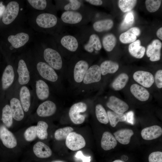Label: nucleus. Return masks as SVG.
<instances>
[{
    "label": "nucleus",
    "mask_w": 162,
    "mask_h": 162,
    "mask_svg": "<svg viewBox=\"0 0 162 162\" xmlns=\"http://www.w3.org/2000/svg\"><path fill=\"white\" fill-rule=\"evenodd\" d=\"M61 18L62 22L67 25H84L88 22L89 12H85L82 9L77 11H64L62 14Z\"/></svg>",
    "instance_id": "f257e3e1"
},
{
    "label": "nucleus",
    "mask_w": 162,
    "mask_h": 162,
    "mask_svg": "<svg viewBox=\"0 0 162 162\" xmlns=\"http://www.w3.org/2000/svg\"><path fill=\"white\" fill-rule=\"evenodd\" d=\"M80 46H81L83 50L86 52L91 53L94 50L98 51L102 48V44L98 36L96 34H89L87 31L82 34L79 38Z\"/></svg>",
    "instance_id": "f03ea898"
},
{
    "label": "nucleus",
    "mask_w": 162,
    "mask_h": 162,
    "mask_svg": "<svg viewBox=\"0 0 162 162\" xmlns=\"http://www.w3.org/2000/svg\"><path fill=\"white\" fill-rule=\"evenodd\" d=\"M44 58L48 64L55 70H60L63 66V59L60 53L50 48H47L44 52Z\"/></svg>",
    "instance_id": "7ed1b4c3"
},
{
    "label": "nucleus",
    "mask_w": 162,
    "mask_h": 162,
    "mask_svg": "<svg viewBox=\"0 0 162 162\" xmlns=\"http://www.w3.org/2000/svg\"><path fill=\"white\" fill-rule=\"evenodd\" d=\"M87 109V105L83 102H79L73 104L69 111V116L71 121L76 124L83 123L85 120V116L81 113L85 112Z\"/></svg>",
    "instance_id": "20e7f679"
},
{
    "label": "nucleus",
    "mask_w": 162,
    "mask_h": 162,
    "mask_svg": "<svg viewBox=\"0 0 162 162\" xmlns=\"http://www.w3.org/2000/svg\"><path fill=\"white\" fill-rule=\"evenodd\" d=\"M60 43L64 51L70 53L76 52L80 48L79 38L71 34L64 35L61 38Z\"/></svg>",
    "instance_id": "39448f33"
},
{
    "label": "nucleus",
    "mask_w": 162,
    "mask_h": 162,
    "mask_svg": "<svg viewBox=\"0 0 162 162\" xmlns=\"http://www.w3.org/2000/svg\"><path fill=\"white\" fill-rule=\"evenodd\" d=\"M36 67L39 74L44 79L52 82L58 80V76L55 70L46 62H39Z\"/></svg>",
    "instance_id": "423d86ee"
},
{
    "label": "nucleus",
    "mask_w": 162,
    "mask_h": 162,
    "mask_svg": "<svg viewBox=\"0 0 162 162\" xmlns=\"http://www.w3.org/2000/svg\"><path fill=\"white\" fill-rule=\"evenodd\" d=\"M89 67L88 62L84 59H79L75 62L73 68V78L76 83H80L82 82Z\"/></svg>",
    "instance_id": "0eeeda50"
},
{
    "label": "nucleus",
    "mask_w": 162,
    "mask_h": 162,
    "mask_svg": "<svg viewBox=\"0 0 162 162\" xmlns=\"http://www.w3.org/2000/svg\"><path fill=\"white\" fill-rule=\"evenodd\" d=\"M67 147L73 151L78 150L86 146V142L83 137L75 132L70 133L66 139Z\"/></svg>",
    "instance_id": "6e6552de"
},
{
    "label": "nucleus",
    "mask_w": 162,
    "mask_h": 162,
    "mask_svg": "<svg viewBox=\"0 0 162 162\" xmlns=\"http://www.w3.org/2000/svg\"><path fill=\"white\" fill-rule=\"evenodd\" d=\"M19 10L18 3L11 1L7 4L2 16V21L4 23L8 25L12 22L17 16Z\"/></svg>",
    "instance_id": "1a4fd4ad"
},
{
    "label": "nucleus",
    "mask_w": 162,
    "mask_h": 162,
    "mask_svg": "<svg viewBox=\"0 0 162 162\" xmlns=\"http://www.w3.org/2000/svg\"><path fill=\"white\" fill-rule=\"evenodd\" d=\"M101 73L100 68L97 64L89 67L86 72L82 82L86 85L98 82L100 81Z\"/></svg>",
    "instance_id": "9d476101"
},
{
    "label": "nucleus",
    "mask_w": 162,
    "mask_h": 162,
    "mask_svg": "<svg viewBox=\"0 0 162 162\" xmlns=\"http://www.w3.org/2000/svg\"><path fill=\"white\" fill-rule=\"evenodd\" d=\"M36 22L40 27L48 28H52L56 25L58 19L54 15L49 13L40 14L37 17Z\"/></svg>",
    "instance_id": "9b49d317"
},
{
    "label": "nucleus",
    "mask_w": 162,
    "mask_h": 162,
    "mask_svg": "<svg viewBox=\"0 0 162 162\" xmlns=\"http://www.w3.org/2000/svg\"><path fill=\"white\" fill-rule=\"evenodd\" d=\"M106 105L113 112L120 114L124 113L129 109V106L126 103L114 96L110 97Z\"/></svg>",
    "instance_id": "f8f14e48"
},
{
    "label": "nucleus",
    "mask_w": 162,
    "mask_h": 162,
    "mask_svg": "<svg viewBox=\"0 0 162 162\" xmlns=\"http://www.w3.org/2000/svg\"><path fill=\"white\" fill-rule=\"evenodd\" d=\"M133 77L136 82L146 88L151 87L154 82L153 75L147 71H136L134 73Z\"/></svg>",
    "instance_id": "ddd939ff"
},
{
    "label": "nucleus",
    "mask_w": 162,
    "mask_h": 162,
    "mask_svg": "<svg viewBox=\"0 0 162 162\" xmlns=\"http://www.w3.org/2000/svg\"><path fill=\"white\" fill-rule=\"evenodd\" d=\"M0 138L3 145L8 148H12L17 145L16 139L13 134L3 125L0 127Z\"/></svg>",
    "instance_id": "4468645a"
},
{
    "label": "nucleus",
    "mask_w": 162,
    "mask_h": 162,
    "mask_svg": "<svg viewBox=\"0 0 162 162\" xmlns=\"http://www.w3.org/2000/svg\"><path fill=\"white\" fill-rule=\"evenodd\" d=\"M162 43L158 39L154 40L147 47L146 53L152 62L159 61L160 58Z\"/></svg>",
    "instance_id": "2eb2a0df"
},
{
    "label": "nucleus",
    "mask_w": 162,
    "mask_h": 162,
    "mask_svg": "<svg viewBox=\"0 0 162 162\" xmlns=\"http://www.w3.org/2000/svg\"><path fill=\"white\" fill-rule=\"evenodd\" d=\"M57 107L55 104L50 100H46L38 106L36 111L37 115L41 117L51 116L56 112Z\"/></svg>",
    "instance_id": "dca6fc26"
},
{
    "label": "nucleus",
    "mask_w": 162,
    "mask_h": 162,
    "mask_svg": "<svg viewBox=\"0 0 162 162\" xmlns=\"http://www.w3.org/2000/svg\"><path fill=\"white\" fill-rule=\"evenodd\" d=\"M17 72L19 84L24 86L28 83L30 80V72L26 62L23 59H20L19 62Z\"/></svg>",
    "instance_id": "f3484780"
},
{
    "label": "nucleus",
    "mask_w": 162,
    "mask_h": 162,
    "mask_svg": "<svg viewBox=\"0 0 162 162\" xmlns=\"http://www.w3.org/2000/svg\"><path fill=\"white\" fill-rule=\"evenodd\" d=\"M162 134L161 128L157 125L145 128L141 132L142 137L146 140H151L156 139L161 136Z\"/></svg>",
    "instance_id": "a211bd4d"
},
{
    "label": "nucleus",
    "mask_w": 162,
    "mask_h": 162,
    "mask_svg": "<svg viewBox=\"0 0 162 162\" xmlns=\"http://www.w3.org/2000/svg\"><path fill=\"white\" fill-rule=\"evenodd\" d=\"M10 106L13 118L17 121L22 120L24 114L20 100L15 97L12 98L10 100Z\"/></svg>",
    "instance_id": "6ab92c4d"
},
{
    "label": "nucleus",
    "mask_w": 162,
    "mask_h": 162,
    "mask_svg": "<svg viewBox=\"0 0 162 162\" xmlns=\"http://www.w3.org/2000/svg\"><path fill=\"white\" fill-rule=\"evenodd\" d=\"M14 77L13 68L10 65H7L4 70L2 76V86L3 89H7L12 85Z\"/></svg>",
    "instance_id": "aec40b11"
},
{
    "label": "nucleus",
    "mask_w": 162,
    "mask_h": 162,
    "mask_svg": "<svg viewBox=\"0 0 162 162\" xmlns=\"http://www.w3.org/2000/svg\"><path fill=\"white\" fill-rule=\"evenodd\" d=\"M36 93L39 99L46 100L49 97L50 92L47 84L43 80L39 79L36 82Z\"/></svg>",
    "instance_id": "412c9836"
},
{
    "label": "nucleus",
    "mask_w": 162,
    "mask_h": 162,
    "mask_svg": "<svg viewBox=\"0 0 162 162\" xmlns=\"http://www.w3.org/2000/svg\"><path fill=\"white\" fill-rule=\"evenodd\" d=\"M29 39L28 35L24 32L19 33L15 35H10L8 38V41L15 48H20L24 45Z\"/></svg>",
    "instance_id": "4be33fe9"
},
{
    "label": "nucleus",
    "mask_w": 162,
    "mask_h": 162,
    "mask_svg": "<svg viewBox=\"0 0 162 162\" xmlns=\"http://www.w3.org/2000/svg\"><path fill=\"white\" fill-rule=\"evenodd\" d=\"M33 151L35 155L40 158H46L51 156L52 152L49 147L44 143L38 142L33 147Z\"/></svg>",
    "instance_id": "5701e85b"
},
{
    "label": "nucleus",
    "mask_w": 162,
    "mask_h": 162,
    "mask_svg": "<svg viewBox=\"0 0 162 162\" xmlns=\"http://www.w3.org/2000/svg\"><path fill=\"white\" fill-rule=\"evenodd\" d=\"M130 91L133 95L139 100L145 101L149 98L150 94L145 88L137 84L132 85L130 87Z\"/></svg>",
    "instance_id": "b1692460"
},
{
    "label": "nucleus",
    "mask_w": 162,
    "mask_h": 162,
    "mask_svg": "<svg viewBox=\"0 0 162 162\" xmlns=\"http://www.w3.org/2000/svg\"><path fill=\"white\" fill-rule=\"evenodd\" d=\"M117 144V140L110 132L104 133L101 141V146L104 150L107 151L114 148Z\"/></svg>",
    "instance_id": "393cba45"
},
{
    "label": "nucleus",
    "mask_w": 162,
    "mask_h": 162,
    "mask_svg": "<svg viewBox=\"0 0 162 162\" xmlns=\"http://www.w3.org/2000/svg\"><path fill=\"white\" fill-rule=\"evenodd\" d=\"M20 101L24 111L27 112L31 104V94L28 88L25 86H22L20 91Z\"/></svg>",
    "instance_id": "a878e982"
},
{
    "label": "nucleus",
    "mask_w": 162,
    "mask_h": 162,
    "mask_svg": "<svg viewBox=\"0 0 162 162\" xmlns=\"http://www.w3.org/2000/svg\"><path fill=\"white\" fill-rule=\"evenodd\" d=\"M134 134L132 130L128 129H120L113 133L116 140L124 145L128 144L130 142V138Z\"/></svg>",
    "instance_id": "bb28decb"
},
{
    "label": "nucleus",
    "mask_w": 162,
    "mask_h": 162,
    "mask_svg": "<svg viewBox=\"0 0 162 162\" xmlns=\"http://www.w3.org/2000/svg\"><path fill=\"white\" fill-rule=\"evenodd\" d=\"M140 45V41L138 40L132 43L129 46V53L133 56L136 58H142L145 54V48Z\"/></svg>",
    "instance_id": "cd10ccee"
},
{
    "label": "nucleus",
    "mask_w": 162,
    "mask_h": 162,
    "mask_svg": "<svg viewBox=\"0 0 162 162\" xmlns=\"http://www.w3.org/2000/svg\"><path fill=\"white\" fill-rule=\"evenodd\" d=\"M113 25V22L110 19H105L96 21L93 24V28L99 32L107 31L110 29Z\"/></svg>",
    "instance_id": "c85d7f7f"
},
{
    "label": "nucleus",
    "mask_w": 162,
    "mask_h": 162,
    "mask_svg": "<svg viewBox=\"0 0 162 162\" xmlns=\"http://www.w3.org/2000/svg\"><path fill=\"white\" fill-rule=\"evenodd\" d=\"M101 75H105L108 73L113 74L116 72L119 68L118 64L111 60L103 62L100 66Z\"/></svg>",
    "instance_id": "c756f323"
},
{
    "label": "nucleus",
    "mask_w": 162,
    "mask_h": 162,
    "mask_svg": "<svg viewBox=\"0 0 162 162\" xmlns=\"http://www.w3.org/2000/svg\"><path fill=\"white\" fill-rule=\"evenodd\" d=\"M129 79L128 75L124 73L119 74L114 80L112 86L115 90L118 91L123 88L127 83Z\"/></svg>",
    "instance_id": "7c9ffc66"
},
{
    "label": "nucleus",
    "mask_w": 162,
    "mask_h": 162,
    "mask_svg": "<svg viewBox=\"0 0 162 162\" xmlns=\"http://www.w3.org/2000/svg\"><path fill=\"white\" fill-rule=\"evenodd\" d=\"M116 39L113 34H109L104 36L102 44L104 48L107 52L112 51L116 45Z\"/></svg>",
    "instance_id": "2f4dec72"
},
{
    "label": "nucleus",
    "mask_w": 162,
    "mask_h": 162,
    "mask_svg": "<svg viewBox=\"0 0 162 162\" xmlns=\"http://www.w3.org/2000/svg\"><path fill=\"white\" fill-rule=\"evenodd\" d=\"M107 113L110 124L113 127H115L118 122L126 121V116L125 114H118L110 110L108 111Z\"/></svg>",
    "instance_id": "473e14b6"
},
{
    "label": "nucleus",
    "mask_w": 162,
    "mask_h": 162,
    "mask_svg": "<svg viewBox=\"0 0 162 162\" xmlns=\"http://www.w3.org/2000/svg\"><path fill=\"white\" fill-rule=\"evenodd\" d=\"M13 118L10 106L8 104L6 105L2 110V120L5 125L9 128L12 124Z\"/></svg>",
    "instance_id": "72a5a7b5"
},
{
    "label": "nucleus",
    "mask_w": 162,
    "mask_h": 162,
    "mask_svg": "<svg viewBox=\"0 0 162 162\" xmlns=\"http://www.w3.org/2000/svg\"><path fill=\"white\" fill-rule=\"evenodd\" d=\"M64 2H64L63 9L64 11H77L82 8L83 4L81 1L68 0Z\"/></svg>",
    "instance_id": "f704fd0d"
},
{
    "label": "nucleus",
    "mask_w": 162,
    "mask_h": 162,
    "mask_svg": "<svg viewBox=\"0 0 162 162\" xmlns=\"http://www.w3.org/2000/svg\"><path fill=\"white\" fill-rule=\"evenodd\" d=\"M95 114L98 120L101 123L107 124L109 122L107 112L100 104H97L95 107Z\"/></svg>",
    "instance_id": "c9c22d12"
},
{
    "label": "nucleus",
    "mask_w": 162,
    "mask_h": 162,
    "mask_svg": "<svg viewBox=\"0 0 162 162\" xmlns=\"http://www.w3.org/2000/svg\"><path fill=\"white\" fill-rule=\"evenodd\" d=\"M36 127L38 137L41 140L46 139L48 136L47 130L48 127L47 123L43 121H39L38 122Z\"/></svg>",
    "instance_id": "e433bc0d"
},
{
    "label": "nucleus",
    "mask_w": 162,
    "mask_h": 162,
    "mask_svg": "<svg viewBox=\"0 0 162 162\" xmlns=\"http://www.w3.org/2000/svg\"><path fill=\"white\" fill-rule=\"evenodd\" d=\"M73 128L70 127H66L57 130L54 134L55 139L57 140L66 139L68 134L73 132Z\"/></svg>",
    "instance_id": "4c0bfd02"
},
{
    "label": "nucleus",
    "mask_w": 162,
    "mask_h": 162,
    "mask_svg": "<svg viewBox=\"0 0 162 162\" xmlns=\"http://www.w3.org/2000/svg\"><path fill=\"white\" fill-rule=\"evenodd\" d=\"M135 0H120L118 1V6L124 12L131 10L135 6L137 2Z\"/></svg>",
    "instance_id": "58836bf2"
},
{
    "label": "nucleus",
    "mask_w": 162,
    "mask_h": 162,
    "mask_svg": "<svg viewBox=\"0 0 162 162\" xmlns=\"http://www.w3.org/2000/svg\"><path fill=\"white\" fill-rule=\"evenodd\" d=\"M162 0H146L145 1L146 8L150 12L156 11L160 7Z\"/></svg>",
    "instance_id": "ea45409f"
},
{
    "label": "nucleus",
    "mask_w": 162,
    "mask_h": 162,
    "mask_svg": "<svg viewBox=\"0 0 162 162\" xmlns=\"http://www.w3.org/2000/svg\"><path fill=\"white\" fill-rule=\"evenodd\" d=\"M37 136V127L36 126L29 127L26 130L24 133V138L28 141L33 140Z\"/></svg>",
    "instance_id": "a19ab883"
},
{
    "label": "nucleus",
    "mask_w": 162,
    "mask_h": 162,
    "mask_svg": "<svg viewBox=\"0 0 162 162\" xmlns=\"http://www.w3.org/2000/svg\"><path fill=\"white\" fill-rule=\"evenodd\" d=\"M136 35L127 32L122 33L119 36L120 40L124 44L132 43L136 41Z\"/></svg>",
    "instance_id": "79ce46f5"
},
{
    "label": "nucleus",
    "mask_w": 162,
    "mask_h": 162,
    "mask_svg": "<svg viewBox=\"0 0 162 162\" xmlns=\"http://www.w3.org/2000/svg\"><path fill=\"white\" fill-rule=\"evenodd\" d=\"M28 1L33 8L39 10L44 9L47 6L45 0H28Z\"/></svg>",
    "instance_id": "37998d69"
},
{
    "label": "nucleus",
    "mask_w": 162,
    "mask_h": 162,
    "mask_svg": "<svg viewBox=\"0 0 162 162\" xmlns=\"http://www.w3.org/2000/svg\"><path fill=\"white\" fill-rule=\"evenodd\" d=\"M148 159L149 162H162V152L156 151L151 153Z\"/></svg>",
    "instance_id": "c03bdc74"
},
{
    "label": "nucleus",
    "mask_w": 162,
    "mask_h": 162,
    "mask_svg": "<svg viewBox=\"0 0 162 162\" xmlns=\"http://www.w3.org/2000/svg\"><path fill=\"white\" fill-rule=\"evenodd\" d=\"M155 83L157 87L159 88L162 87V70H158L155 74L154 78Z\"/></svg>",
    "instance_id": "a18cd8bd"
},
{
    "label": "nucleus",
    "mask_w": 162,
    "mask_h": 162,
    "mask_svg": "<svg viewBox=\"0 0 162 162\" xmlns=\"http://www.w3.org/2000/svg\"><path fill=\"white\" fill-rule=\"evenodd\" d=\"M134 17L132 13H128L126 15L123 22V25L126 27L132 24L134 22Z\"/></svg>",
    "instance_id": "49530a36"
},
{
    "label": "nucleus",
    "mask_w": 162,
    "mask_h": 162,
    "mask_svg": "<svg viewBox=\"0 0 162 162\" xmlns=\"http://www.w3.org/2000/svg\"><path fill=\"white\" fill-rule=\"evenodd\" d=\"M75 157L76 158L81 159L82 162H90L91 156L86 157L84 156L82 151H80L76 153Z\"/></svg>",
    "instance_id": "de8ad7c7"
},
{
    "label": "nucleus",
    "mask_w": 162,
    "mask_h": 162,
    "mask_svg": "<svg viewBox=\"0 0 162 162\" xmlns=\"http://www.w3.org/2000/svg\"><path fill=\"white\" fill-rule=\"evenodd\" d=\"M126 121L127 122L132 124L134 123V114L133 111H130L126 113Z\"/></svg>",
    "instance_id": "09e8293b"
},
{
    "label": "nucleus",
    "mask_w": 162,
    "mask_h": 162,
    "mask_svg": "<svg viewBox=\"0 0 162 162\" xmlns=\"http://www.w3.org/2000/svg\"><path fill=\"white\" fill-rule=\"evenodd\" d=\"M126 32L132 33L136 36H139L140 33V29L136 27H133L129 29Z\"/></svg>",
    "instance_id": "8fccbe9b"
},
{
    "label": "nucleus",
    "mask_w": 162,
    "mask_h": 162,
    "mask_svg": "<svg viewBox=\"0 0 162 162\" xmlns=\"http://www.w3.org/2000/svg\"><path fill=\"white\" fill-rule=\"evenodd\" d=\"M86 2L95 6H100L103 4V1L101 0H86Z\"/></svg>",
    "instance_id": "3c124183"
},
{
    "label": "nucleus",
    "mask_w": 162,
    "mask_h": 162,
    "mask_svg": "<svg viewBox=\"0 0 162 162\" xmlns=\"http://www.w3.org/2000/svg\"><path fill=\"white\" fill-rule=\"evenodd\" d=\"M5 8V7L3 4V2H0V17L3 16Z\"/></svg>",
    "instance_id": "603ef678"
},
{
    "label": "nucleus",
    "mask_w": 162,
    "mask_h": 162,
    "mask_svg": "<svg viewBox=\"0 0 162 162\" xmlns=\"http://www.w3.org/2000/svg\"><path fill=\"white\" fill-rule=\"evenodd\" d=\"M156 34L157 37L161 40H162V28H160L157 31Z\"/></svg>",
    "instance_id": "864d4df0"
},
{
    "label": "nucleus",
    "mask_w": 162,
    "mask_h": 162,
    "mask_svg": "<svg viewBox=\"0 0 162 162\" xmlns=\"http://www.w3.org/2000/svg\"><path fill=\"white\" fill-rule=\"evenodd\" d=\"M112 162H125L124 161L120 160H115Z\"/></svg>",
    "instance_id": "5fc2aeb1"
},
{
    "label": "nucleus",
    "mask_w": 162,
    "mask_h": 162,
    "mask_svg": "<svg viewBox=\"0 0 162 162\" xmlns=\"http://www.w3.org/2000/svg\"><path fill=\"white\" fill-rule=\"evenodd\" d=\"M52 162H64L62 161H52Z\"/></svg>",
    "instance_id": "6e6d98bb"
}]
</instances>
